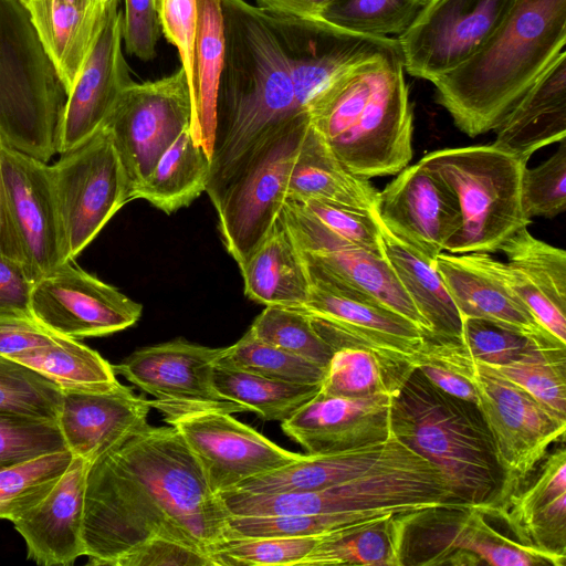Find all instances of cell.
Returning a JSON list of instances; mask_svg holds the SVG:
<instances>
[{"label": "cell", "mask_w": 566, "mask_h": 566, "mask_svg": "<svg viewBox=\"0 0 566 566\" xmlns=\"http://www.w3.org/2000/svg\"><path fill=\"white\" fill-rule=\"evenodd\" d=\"M220 496L174 426H147L90 462L83 542L90 565L112 566L153 536L210 555L226 539Z\"/></svg>", "instance_id": "obj_2"}, {"label": "cell", "mask_w": 566, "mask_h": 566, "mask_svg": "<svg viewBox=\"0 0 566 566\" xmlns=\"http://www.w3.org/2000/svg\"><path fill=\"white\" fill-rule=\"evenodd\" d=\"M224 60L222 0H197V29L191 72L187 81L193 142L212 159L217 128V96Z\"/></svg>", "instance_id": "obj_33"}, {"label": "cell", "mask_w": 566, "mask_h": 566, "mask_svg": "<svg viewBox=\"0 0 566 566\" xmlns=\"http://www.w3.org/2000/svg\"><path fill=\"white\" fill-rule=\"evenodd\" d=\"M461 342L478 363L494 367L510 364L537 348H553L479 318H462Z\"/></svg>", "instance_id": "obj_51"}, {"label": "cell", "mask_w": 566, "mask_h": 566, "mask_svg": "<svg viewBox=\"0 0 566 566\" xmlns=\"http://www.w3.org/2000/svg\"><path fill=\"white\" fill-rule=\"evenodd\" d=\"M217 365L303 385H321L326 371L323 366L260 340L249 329L224 347Z\"/></svg>", "instance_id": "obj_42"}, {"label": "cell", "mask_w": 566, "mask_h": 566, "mask_svg": "<svg viewBox=\"0 0 566 566\" xmlns=\"http://www.w3.org/2000/svg\"><path fill=\"white\" fill-rule=\"evenodd\" d=\"M461 318H479L548 347H566L533 316L489 253L441 252L433 261Z\"/></svg>", "instance_id": "obj_22"}, {"label": "cell", "mask_w": 566, "mask_h": 566, "mask_svg": "<svg viewBox=\"0 0 566 566\" xmlns=\"http://www.w3.org/2000/svg\"><path fill=\"white\" fill-rule=\"evenodd\" d=\"M34 281L23 262L0 252V310L31 314Z\"/></svg>", "instance_id": "obj_57"}, {"label": "cell", "mask_w": 566, "mask_h": 566, "mask_svg": "<svg viewBox=\"0 0 566 566\" xmlns=\"http://www.w3.org/2000/svg\"><path fill=\"white\" fill-rule=\"evenodd\" d=\"M210 170L211 158L193 142L188 127L134 189L133 200L144 199L157 209L172 213L207 190Z\"/></svg>", "instance_id": "obj_36"}, {"label": "cell", "mask_w": 566, "mask_h": 566, "mask_svg": "<svg viewBox=\"0 0 566 566\" xmlns=\"http://www.w3.org/2000/svg\"><path fill=\"white\" fill-rule=\"evenodd\" d=\"M397 513L229 515L226 539L261 536H315L377 522Z\"/></svg>", "instance_id": "obj_43"}, {"label": "cell", "mask_w": 566, "mask_h": 566, "mask_svg": "<svg viewBox=\"0 0 566 566\" xmlns=\"http://www.w3.org/2000/svg\"><path fill=\"white\" fill-rule=\"evenodd\" d=\"M191 102L182 67L156 81L130 84L103 124L130 189L149 175L164 151L190 125Z\"/></svg>", "instance_id": "obj_13"}, {"label": "cell", "mask_w": 566, "mask_h": 566, "mask_svg": "<svg viewBox=\"0 0 566 566\" xmlns=\"http://www.w3.org/2000/svg\"><path fill=\"white\" fill-rule=\"evenodd\" d=\"M377 192L369 179L353 175L340 164L310 123L292 167L286 199L373 211Z\"/></svg>", "instance_id": "obj_34"}, {"label": "cell", "mask_w": 566, "mask_h": 566, "mask_svg": "<svg viewBox=\"0 0 566 566\" xmlns=\"http://www.w3.org/2000/svg\"><path fill=\"white\" fill-rule=\"evenodd\" d=\"M297 202L334 234L364 250L382 254L380 224L373 211L318 200Z\"/></svg>", "instance_id": "obj_52"}, {"label": "cell", "mask_w": 566, "mask_h": 566, "mask_svg": "<svg viewBox=\"0 0 566 566\" xmlns=\"http://www.w3.org/2000/svg\"><path fill=\"white\" fill-rule=\"evenodd\" d=\"M122 15L126 52L143 61L153 60L161 35L157 0H125Z\"/></svg>", "instance_id": "obj_54"}, {"label": "cell", "mask_w": 566, "mask_h": 566, "mask_svg": "<svg viewBox=\"0 0 566 566\" xmlns=\"http://www.w3.org/2000/svg\"><path fill=\"white\" fill-rule=\"evenodd\" d=\"M424 0H335L321 19L368 36L394 38L413 22Z\"/></svg>", "instance_id": "obj_44"}, {"label": "cell", "mask_w": 566, "mask_h": 566, "mask_svg": "<svg viewBox=\"0 0 566 566\" xmlns=\"http://www.w3.org/2000/svg\"><path fill=\"white\" fill-rule=\"evenodd\" d=\"M213 385L220 397L255 412L264 421L283 422L314 398L321 385L292 384L216 365Z\"/></svg>", "instance_id": "obj_40"}, {"label": "cell", "mask_w": 566, "mask_h": 566, "mask_svg": "<svg viewBox=\"0 0 566 566\" xmlns=\"http://www.w3.org/2000/svg\"><path fill=\"white\" fill-rule=\"evenodd\" d=\"M516 1L424 0L411 25L397 36L405 71L437 82L483 46Z\"/></svg>", "instance_id": "obj_14"}, {"label": "cell", "mask_w": 566, "mask_h": 566, "mask_svg": "<svg viewBox=\"0 0 566 566\" xmlns=\"http://www.w3.org/2000/svg\"><path fill=\"white\" fill-rule=\"evenodd\" d=\"M490 368L566 417V347L537 348L510 364Z\"/></svg>", "instance_id": "obj_45"}, {"label": "cell", "mask_w": 566, "mask_h": 566, "mask_svg": "<svg viewBox=\"0 0 566 566\" xmlns=\"http://www.w3.org/2000/svg\"><path fill=\"white\" fill-rule=\"evenodd\" d=\"M39 41L69 93L85 63L111 8L66 0H21Z\"/></svg>", "instance_id": "obj_31"}, {"label": "cell", "mask_w": 566, "mask_h": 566, "mask_svg": "<svg viewBox=\"0 0 566 566\" xmlns=\"http://www.w3.org/2000/svg\"><path fill=\"white\" fill-rule=\"evenodd\" d=\"M50 167L67 256L73 260L133 200L132 189L104 125Z\"/></svg>", "instance_id": "obj_12"}, {"label": "cell", "mask_w": 566, "mask_h": 566, "mask_svg": "<svg viewBox=\"0 0 566 566\" xmlns=\"http://www.w3.org/2000/svg\"><path fill=\"white\" fill-rule=\"evenodd\" d=\"M312 126L353 175H397L412 158L413 115L401 53H381L336 74L310 108Z\"/></svg>", "instance_id": "obj_4"}, {"label": "cell", "mask_w": 566, "mask_h": 566, "mask_svg": "<svg viewBox=\"0 0 566 566\" xmlns=\"http://www.w3.org/2000/svg\"><path fill=\"white\" fill-rule=\"evenodd\" d=\"M67 93L21 0H0V135L48 163L59 154Z\"/></svg>", "instance_id": "obj_6"}, {"label": "cell", "mask_w": 566, "mask_h": 566, "mask_svg": "<svg viewBox=\"0 0 566 566\" xmlns=\"http://www.w3.org/2000/svg\"><path fill=\"white\" fill-rule=\"evenodd\" d=\"M424 460L392 433L378 443L325 454H301L276 470L248 479L231 491L250 494L303 492Z\"/></svg>", "instance_id": "obj_25"}, {"label": "cell", "mask_w": 566, "mask_h": 566, "mask_svg": "<svg viewBox=\"0 0 566 566\" xmlns=\"http://www.w3.org/2000/svg\"><path fill=\"white\" fill-rule=\"evenodd\" d=\"M281 218L306 263L311 277L373 298L428 333L384 254H375L331 232L297 201L286 199Z\"/></svg>", "instance_id": "obj_15"}, {"label": "cell", "mask_w": 566, "mask_h": 566, "mask_svg": "<svg viewBox=\"0 0 566 566\" xmlns=\"http://www.w3.org/2000/svg\"><path fill=\"white\" fill-rule=\"evenodd\" d=\"M416 367L376 352L346 347L334 352L321 382L324 396L360 397L378 392L396 396Z\"/></svg>", "instance_id": "obj_39"}, {"label": "cell", "mask_w": 566, "mask_h": 566, "mask_svg": "<svg viewBox=\"0 0 566 566\" xmlns=\"http://www.w3.org/2000/svg\"><path fill=\"white\" fill-rule=\"evenodd\" d=\"M474 506H432L403 513L401 566H564L566 557L496 531Z\"/></svg>", "instance_id": "obj_11"}, {"label": "cell", "mask_w": 566, "mask_h": 566, "mask_svg": "<svg viewBox=\"0 0 566 566\" xmlns=\"http://www.w3.org/2000/svg\"><path fill=\"white\" fill-rule=\"evenodd\" d=\"M161 33L176 46L187 81L197 29V0H157Z\"/></svg>", "instance_id": "obj_55"}, {"label": "cell", "mask_w": 566, "mask_h": 566, "mask_svg": "<svg viewBox=\"0 0 566 566\" xmlns=\"http://www.w3.org/2000/svg\"><path fill=\"white\" fill-rule=\"evenodd\" d=\"M65 449L57 421L0 412V469Z\"/></svg>", "instance_id": "obj_49"}, {"label": "cell", "mask_w": 566, "mask_h": 566, "mask_svg": "<svg viewBox=\"0 0 566 566\" xmlns=\"http://www.w3.org/2000/svg\"><path fill=\"white\" fill-rule=\"evenodd\" d=\"M230 515L403 513L460 506L440 470L427 459L312 491L218 494Z\"/></svg>", "instance_id": "obj_8"}, {"label": "cell", "mask_w": 566, "mask_h": 566, "mask_svg": "<svg viewBox=\"0 0 566 566\" xmlns=\"http://www.w3.org/2000/svg\"><path fill=\"white\" fill-rule=\"evenodd\" d=\"M90 1L92 3H94V4H98V6H102V7H108L113 2H116V1H119V0H90Z\"/></svg>", "instance_id": "obj_61"}, {"label": "cell", "mask_w": 566, "mask_h": 566, "mask_svg": "<svg viewBox=\"0 0 566 566\" xmlns=\"http://www.w3.org/2000/svg\"><path fill=\"white\" fill-rule=\"evenodd\" d=\"M57 336L40 325L31 314L0 310V356L10 358L46 346Z\"/></svg>", "instance_id": "obj_56"}, {"label": "cell", "mask_w": 566, "mask_h": 566, "mask_svg": "<svg viewBox=\"0 0 566 566\" xmlns=\"http://www.w3.org/2000/svg\"><path fill=\"white\" fill-rule=\"evenodd\" d=\"M142 304L69 260L39 276L30 295L32 317L53 334L81 339L126 329Z\"/></svg>", "instance_id": "obj_16"}, {"label": "cell", "mask_w": 566, "mask_h": 566, "mask_svg": "<svg viewBox=\"0 0 566 566\" xmlns=\"http://www.w3.org/2000/svg\"><path fill=\"white\" fill-rule=\"evenodd\" d=\"M150 400L122 384L107 391H62L57 424L74 457L94 461L148 426Z\"/></svg>", "instance_id": "obj_26"}, {"label": "cell", "mask_w": 566, "mask_h": 566, "mask_svg": "<svg viewBox=\"0 0 566 566\" xmlns=\"http://www.w3.org/2000/svg\"><path fill=\"white\" fill-rule=\"evenodd\" d=\"M373 213L394 238L432 262L461 226L452 189L420 161L377 192Z\"/></svg>", "instance_id": "obj_21"}, {"label": "cell", "mask_w": 566, "mask_h": 566, "mask_svg": "<svg viewBox=\"0 0 566 566\" xmlns=\"http://www.w3.org/2000/svg\"><path fill=\"white\" fill-rule=\"evenodd\" d=\"M546 457V455H545ZM500 520L515 538L544 552L566 557V450L546 457L530 486L512 495Z\"/></svg>", "instance_id": "obj_30"}, {"label": "cell", "mask_w": 566, "mask_h": 566, "mask_svg": "<svg viewBox=\"0 0 566 566\" xmlns=\"http://www.w3.org/2000/svg\"><path fill=\"white\" fill-rule=\"evenodd\" d=\"M381 252L403 291L426 322L427 334L461 338L462 318L433 262L380 226Z\"/></svg>", "instance_id": "obj_35"}, {"label": "cell", "mask_w": 566, "mask_h": 566, "mask_svg": "<svg viewBox=\"0 0 566 566\" xmlns=\"http://www.w3.org/2000/svg\"><path fill=\"white\" fill-rule=\"evenodd\" d=\"M566 137V52L546 67L496 127L493 145L527 163Z\"/></svg>", "instance_id": "obj_29"}, {"label": "cell", "mask_w": 566, "mask_h": 566, "mask_svg": "<svg viewBox=\"0 0 566 566\" xmlns=\"http://www.w3.org/2000/svg\"><path fill=\"white\" fill-rule=\"evenodd\" d=\"M324 535L228 538L210 556L214 566H296Z\"/></svg>", "instance_id": "obj_48"}, {"label": "cell", "mask_w": 566, "mask_h": 566, "mask_svg": "<svg viewBox=\"0 0 566 566\" xmlns=\"http://www.w3.org/2000/svg\"><path fill=\"white\" fill-rule=\"evenodd\" d=\"M240 271L256 303L301 310L308 298L311 276L281 214Z\"/></svg>", "instance_id": "obj_32"}, {"label": "cell", "mask_w": 566, "mask_h": 566, "mask_svg": "<svg viewBox=\"0 0 566 566\" xmlns=\"http://www.w3.org/2000/svg\"><path fill=\"white\" fill-rule=\"evenodd\" d=\"M301 311L334 352L365 348L413 365L424 342L422 329L408 318L319 279L311 277L308 298Z\"/></svg>", "instance_id": "obj_19"}, {"label": "cell", "mask_w": 566, "mask_h": 566, "mask_svg": "<svg viewBox=\"0 0 566 566\" xmlns=\"http://www.w3.org/2000/svg\"><path fill=\"white\" fill-rule=\"evenodd\" d=\"M90 462L73 457L67 470L35 506L12 521L28 558L43 566H70L85 556L84 500Z\"/></svg>", "instance_id": "obj_27"}, {"label": "cell", "mask_w": 566, "mask_h": 566, "mask_svg": "<svg viewBox=\"0 0 566 566\" xmlns=\"http://www.w3.org/2000/svg\"><path fill=\"white\" fill-rule=\"evenodd\" d=\"M224 347L212 348L178 337L142 347L113 365L115 374L155 397L151 408L166 416L217 409L229 413L247 411L224 400L213 385V371Z\"/></svg>", "instance_id": "obj_17"}, {"label": "cell", "mask_w": 566, "mask_h": 566, "mask_svg": "<svg viewBox=\"0 0 566 566\" xmlns=\"http://www.w3.org/2000/svg\"><path fill=\"white\" fill-rule=\"evenodd\" d=\"M0 252L24 263V256L9 214L0 181ZM25 264V263H24Z\"/></svg>", "instance_id": "obj_60"}, {"label": "cell", "mask_w": 566, "mask_h": 566, "mask_svg": "<svg viewBox=\"0 0 566 566\" xmlns=\"http://www.w3.org/2000/svg\"><path fill=\"white\" fill-rule=\"evenodd\" d=\"M62 390L34 369L0 356V412L57 421Z\"/></svg>", "instance_id": "obj_46"}, {"label": "cell", "mask_w": 566, "mask_h": 566, "mask_svg": "<svg viewBox=\"0 0 566 566\" xmlns=\"http://www.w3.org/2000/svg\"><path fill=\"white\" fill-rule=\"evenodd\" d=\"M335 0H255L262 9L302 18H321Z\"/></svg>", "instance_id": "obj_59"}, {"label": "cell", "mask_w": 566, "mask_h": 566, "mask_svg": "<svg viewBox=\"0 0 566 566\" xmlns=\"http://www.w3.org/2000/svg\"><path fill=\"white\" fill-rule=\"evenodd\" d=\"M457 197L461 226L444 251L491 253L532 220L524 214L521 182L527 163L490 145L444 148L419 160Z\"/></svg>", "instance_id": "obj_7"}, {"label": "cell", "mask_w": 566, "mask_h": 566, "mask_svg": "<svg viewBox=\"0 0 566 566\" xmlns=\"http://www.w3.org/2000/svg\"><path fill=\"white\" fill-rule=\"evenodd\" d=\"M390 430L440 470L458 502L497 518L504 473L478 405L442 391L415 368L392 398Z\"/></svg>", "instance_id": "obj_5"}, {"label": "cell", "mask_w": 566, "mask_h": 566, "mask_svg": "<svg viewBox=\"0 0 566 566\" xmlns=\"http://www.w3.org/2000/svg\"><path fill=\"white\" fill-rule=\"evenodd\" d=\"M455 371L469 380L476 394L478 407L492 434L504 473L501 517L514 495L548 447L564 438L566 417L545 407L521 387L475 361L460 344L454 354Z\"/></svg>", "instance_id": "obj_9"}, {"label": "cell", "mask_w": 566, "mask_h": 566, "mask_svg": "<svg viewBox=\"0 0 566 566\" xmlns=\"http://www.w3.org/2000/svg\"><path fill=\"white\" fill-rule=\"evenodd\" d=\"M403 513L325 534L300 565L401 566Z\"/></svg>", "instance_id": "obj_37"}, {"label": "cell", "mask_w": 566, "mask_h": 566, "mask_svg": "<svg viewBox=\"0 0 566 566\" xmlns=\"http://www.w3.org/2000/svg\"><path fill=\"white\" fill-rule=\"evenodd\" d=\"M52 382L62 391H107L120 382L113 365L78 339L57 336L46 345L10 357Z\"/></svg>", "instance_id": "obj_38"}, {"label": "cell", "mask_w": 566, "mask_h": 566, "mask_svg": "<svg viewBox=\"0 0 566 566\" xmlns=\"http://www.w3.org/2000/svg\"><path fill=\"white\" fill-rule=\"evenodd\" d=\"M70 450H60L0 469V518L14 521L41 502L73 460Z\"/></svg>", "instance_id": "obj_41"}, {"label": "cell", "mask_w": 566, "mask_h": 566, "mask_svg": "<svg viewBox=\"0 0 566 566\" xmlns=\"http://www.w3.org/2000/svg\"><path fill=\"white\" fill-rule=\"evenodd\" d=\"M394 397L384 392L338 397L318 391L281 422V428L307 454L334 453L382 442L391 436Z\"/></svg>", "instance_id": "obj_24"}, {"label": "cell", "mask_w": 566, "mask_h": 566, "mask_svg": "<svg viewBox=\"0 0 566 566\" xmlns=\"http://www.w3.org/2000/svg\"><path fill=\"white\" fill-rule=\"evenodd\" d=\"M521 202L524 214L554 218L566 209V144L538 166L523 171Z\"/></svg>", "instance_id": "obj_50"}, {"label": "cell", "mask_w": 566, "mask_h": 566, "mask_svg": "<svg viewBox=\"0 0 566 566\" xmlns=\"http://www.w3.org/2000/svg\"><path fill=\"white\" fill-rule=\"evenodd\" d=\"M123 15L114 4L64 106L59 154L86 140L111 114L122 93L134 83L123 54Z\"/></svg>", "instance_id": "obj_23"}, {"label": "cell", "mask_w": 566, "mask_h": 566, "mask_svg": "<svg viewBox=\"0 0 566 566\" xmlns=\"http://www.w3.org/2000/svg\"><path fill=\"white\" fill-rule=\"evenodd\" d=\"M504 274L536 321L566 344V252L523 228L501 250Z\"/></svg>", "instance_id": "obj_28"}, {"label": "cell", "mask_w": 566, "mask_h": 566, "mask_svg": "<svg viewBox=\"0 0 566 566\" xmlns=\"http://www.w3.org/2000/svg\"><path fill=\"white\" fill-rule=\"evenodd\" d=\"M565 44L566 0H517L475 54L433 83L437 103L470 137L496 129Z\"/></svg>", "instance_id": "obj_3"}, {"label": "cell", "mask_w": 566, "mask_h": 566, "mask_svg": "<svg viewBox=\"0 0 566 566\" xmlns=\"http://www.w3.org/2000/svg\"><path fill=\"white\" fill-rule=\"evenodd\" d=\"M0 181L32 277L36 280L69 261L50 165L2 146Z\"/></svg>", "instance_id": "obj_20"}, {"label": "cell", "mask_w": 566, "mask_h": 566, "mask_svg": "<svg viewBox=\"0 0 566 566\" xmlns=\"http://www.w3.org/2000/svg\"><path fill=\"white\" fill-rule=\"evenodd\" d=\"M199 462L216 494L243 481L284 467L300 453L275 444L231 413L202 409L166 416Z\"/></svg>", "instance_id": "obj_18"}, {"label": "cell", "mask_w": 566, "mask_h": 566, "mask_svg": "<svg viewBox=\"0 0 566 566\" xmlns=\"http://www.w3.org/2000/svg\"><path fill=\"white\" fill-rule=\"evenodd\" d=\"M112 566H214L211 556L177 539L153 536L132 547Z\"/></svg>", "instance_id": "obj_53"}, {"label": "cell", "mask_w": 566, "mask_h": 566, "mask_svg": "<svg viewBox=\"0 0 566 566\" xmlns=\"http://www.w3.org/2000/svg\"><path fill=\"white\" fill-rule=\"evenodd\" d=\"M249 331L266 344L325 368L334 354L313 327L310 316L297 308L266 306Z\"/></svg>", "instance_id": "obj_47"}, {"label": "cell", "mask_w": 566, "mask_h": 566, "mask_svg": "<svg viewBox=\"0 0 566 566\" xmlns=\"http://www.w3.org/2000/svg\"><path fill=\"white\" fill-rule=\"evenodd\" d=\"M224 60L206 192L213 206L250 151L310 108L345 67L399 51L396 38L368 36L321 18L272 12L247 0H222Z\"/></svg>", "instance_id": "obj_1"}, {"label": "cell", "mask_w": 566, "mask_h": 566, "mask_svg": "<svg viewBox=\"0 0 566 566\" xmlns=\"http://www.w3.org/2000/svg\"><path fill=\"white\" fill-rule=\"evenodd\" d=\"M310 123L308 116L296 118L262 139L239 165L214 205L223 244L239 269L281 213Z\"/></svg>", "instance_id": "obj_10"}, {"label": "cell", "mask_w": 566, "mask_h": 566, "mask_svg": "<svg viewBox=\"0 0 566 566\" xmlns=\"http://www.w3.org/2000/svg\"><path fill=\"white\" fill-rule=\"evenodd\" d=\"M415 367L442 391L462 400L478 403L475 389L465 378L430 363L420 361Z\"/></svg>", "instance_id": "obj_58"}]
</instances>
